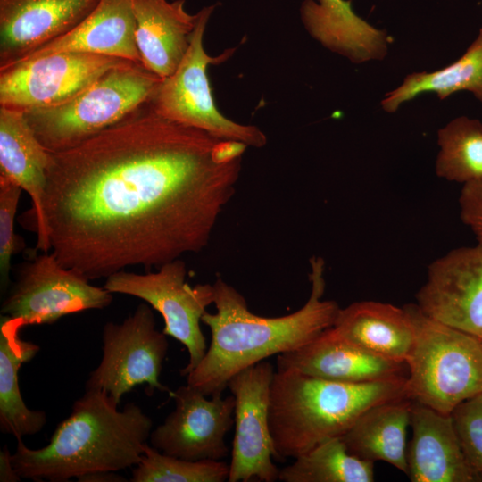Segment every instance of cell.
I'll list each match as a JSON object with an SVG mask.
<instances>
[{
    "mask_svg": "<svg viewBox=\"0 0 482 482\" xmlns=\"http://www.w3.org/2000/svg\"><path fill=\"white\" fill-rule=\"evenodd\" d=\"M451 415L466 458L482 473V393L461 403Z\"/></svg>",
    "mask_w": 482,
    "mask_h": 482,
    "instance_id": "f546056e",
    "label": "cell"
},
{
    "mask_svg": "<svg viewBox=\"0 0 482 482\" xmlns=\"http://www.w3.org/2000/svg\"><path fill=\"white\" fill-rule=\"evenodd\" d=\"M311 294L297 311L279 317L259 316L245 298L218 277L213 286L215 313L202 317L211 342L198 365L187 375V383L204 395L222 394L229 379L241 370L273 355L300 348L335 323L340 307L323 300L325 262L310 261Z\"/></svg>",
    "mask_w": 482,
    "mask_h": 482,
    "instance_id": "7a4b0ae2",
    "label": "cell"
},
{
    "mask_svg": "<svg viewBox=\"0 0 482 482\" xmlns=\"http://www.w3.org/2000/svg\"><path fill=\"white\" fill-rule=\"evenodd\" d=\"M99 0H0V71L78 26Z\"/></svg>",
    "mask_w": 482,
    "mask_h": 482,
    "instance_id": "9a60e30c",
    "label": "cell"
},
{
    "mask_svg": "<svg viewBox=\"0 0 482 482\" xmlns=\"http://www.w3.org/2000/svg\"><path fill=\"white\" fill-rule=\"evenodd\" d=\"M438 145L437 176L463 185L482 179V123L478 120H453L438 131Z\"/></svg>",
    "mask_w": 482,
    "mask_h": 482,
    "instance_id": "4316f807",
    "label": "cell"
},
{
    "mask_svg": "<svg viewBox=\"0 0 482 482\" xmlns=\"http://www.w3.org/2000/svg\"><path fill=\"white\" fill-rule=\"evenodd\" d=\"M162 79L131 62L108 71L72 99L24 112L50 153L73 148L149 103Z\"/></svg>",
    "mask_w": 482,
    "mask_h": 482,
    "instance_id": "5b68a950",
    "label": "cell"
},
{
    "mask_svg": "<svg viewBox=\"0 0 482 482\" xmlns=\"http://www.w3.org/2000/svg\"><path fill=\"white\" fill-rule=\"evenodd\" d=\"M406 378L345 383L295 370L275 371L269 403L275 460L295 459L341 437L370 408L407 397Z\"/></svg>",
    "mask_w": 482,
    "mask_h": 482,
    "instance_id": "277c9868",
    "label": "cell"
},
{
    "mask_svg": "<svg viewBox=\"0 0 482 482\" xmlns=\"http://www.w3.org/2000/svg\"><path fill=\"white\" fill-rule=\"evenodd\" d=\"M481 344H482V338H480Z\"/></svg>",
    "mask_w": 482,
    "mask_h": 482,
    "instance_id": "836d02e7",
    "label": "cell"
},
{
    "mask_svg": "<svg viewBox=\"0 0 482 482\" xmlns=\"http://www.w3.org/2000/svg\"><path fill=\"white\" fill-rule=\"evenodd\" d=\"M22 188L12 179L0 175V277L1 290L9 283L12 256L23 247L15 235L14 220Z\"/></svg>",
    "mask_w": 482,
    "mask_h": 482,
    "instance_id": "f1b7e54d",
    "label": "cell"
},
{
    "mask_svg": "<svg viewBox=\"0 0 482 482\" xmlns=\"http://www.w3.org/2000/svg\"><path fill=\"white\" fill-rule=\"evenodd\" d=\"M79 481H101V482H121L126 481V479L115 474V472H97V473H92L86 476H83L78 479Z\"/></svg>",
    "mask_w": 482,
    "mask_h": 482,
    "instance_id": "d6a6232c",
    "label": "cell"
},
{
    "mask_svg": "<svg viewBox=\"0 0 482 482\" xmlns=\"http://www.w3.org/2000/svg\"><path fill=\"white\" fill-rule=\"evenodd\" d=\"M214 8L215 5L205 6L197 12V22L186 54L176 71L162 80L149 104L165 119L219 138L262 148L267 144V137L258 127L235 122L221 114L215 105L207 67L225 62L236 48H228L218 56H210L205 52L204 34Z\"/></svg>",
    "mask_w": 482,
    "mask_h": 482,
    "instance_id": "52a82bcc",
    "label": "cell"
},
{
    "mask_svg": "<svg viewBox=\"0 0 482 482\" xmlns=\"http://www.w3.org/2000/svg\"><path fill=\"white\" fill-rule=\"evenodd\" d=\"M135 31L133 0H99L90 14L71 31L13 64L72 52L113 56L141 64Z\"/></svg>",
    "mask_w": 482,
    "mask_h": 482,
    "instance_id": "d6986e66",
    "label": "cell"
},
{
    "mask_svg": "<svg viewBox=\"0 0 482 482\" xmlns=\"http://www.w3.org/2000/svg\"><path fill=\"white\" fill-rule=\"evenodd\" d=\"M374 462L351 454L341 437L326 440L279 470L283 482H372Z\"/></svg>",
    "mask_w": 482,
    "mask_h": 482,
    "instance_id": "484cf974",
    "label": "cell"
},
{
    "mask_svg": "<svg viewBox=\"0 0 482 482\" xmlns=\"http://www.w3.org/2000/svg\"><path fill=\"white\" fill-rule=\"evenodd\" d=\"M87 53H59L0 71V106L27 112L67 102L108 71L131 63Z\"/></svg>",
    "mask_w": 482,
    "mask_h": 482,
    "instance_id": "8fae6325",
    "label": "cell"
},
{
    "mask_svg": "<svg viewBox=\"0 0 482 482\" xmlns=\"http://www.w3.org/2000/svg\"><path fill=\"white\" fill-rule=\"evenodd\" d=\"M102 341V359L89 374L86 390L105 391L118 404L143 384L170 392L159 379L169 343L167 335L156 328L152 307L141 303L122 322L105 323Z\"/></svg>",
    "mask_w": 482,
    "mask_h": 482,
    "instance_id": "9c48e42d",
    "label": "cell"
},
{
    "mask_svg": "<svg viewBox=\"0 0 482 482\" xmlns=\"http://www.w3.org/2000/svg\"><path fill=\"white\" fill-rule=\"evenodd\" d=\"M412 401L407 397L368 410L341 436L347 451L364 461H382L407 474V429Z\"/></svg>",
    "mask_w": 482,
    "mask_h": 482,
    "instance_id": "cb8c5ba5",
    "label": "cell"
},
{
    "mask_svg": "<svg viewBox=\"0 0 482 482\" xmlns=\"http://www.w3.org/2000/svg\"><path fill=\"white\" fill-rule=\"evenodd\" d=\"M23 324L1 315L0 322V428L18 438L39 432L46 423V414L29 409L21 394L19 370L33 359L40 347L21 338Z\"/></svg>",
    "mask_w": 482,
    "mask_h": 482,
    "instance_id": "603a6c76",
    "label": "cell"
},
{
    "mask_svg": "<svg viewBox=\"0 0 482 482\" xmlns=\"http://www.w3.org/2000/svg\"><path fill=\"white\" fill-rule=\"evenodd\" d=\"M333 327L354 344L400 363H405L414 339V325L406 306L375 301L340 308Z\"/></svg>",
    "mask_w": 482,
    "mask_h": 482,
    "instance_id": "7402d4cb",
    "label": "cell"
},
{
    "mask_svg": "<svg viewBox=\"0 0 482 482\" xmlns=\"http://www.w3.org/2000/svg\"><path fill=\"white\" fill-rule=\"evenodd\" d=\"M247 147L165 119L147 103L51 153L43 222L52 253L93 280L202 251L236 192Z\"/></svg>",
    "mask_w": 482,
    "mask_h": 482,
    "instance_id": "6da1fadb",
    "label": "cell"
},
{
    "mask_svg": "<svg viewBox=\"0 0 482 482\" xmlns=\"http://www.w3.org/2000/svg\"><path fill=\"white\" fill-rule=\"evenodd\" d=\"M275 370L262 361L234 375L228 387L235 399V435L229 482H274L279 469L274 464L269 428L270 386Z\"/></svg>",
    "mask_w": 482,
    "mask_h": 482,
    "instance_id": "7c38bea8",
    "label": "cell"
},
{
    "mask_svg": "<svg viewBox=\"0 0 482 482\" xmlns=\"http://www.w3.org/2000/svg\"><path fill=\"white\" fill-rule=\"evenodd\" d=\"M187 268L179 258L145 274L120 270L106 278L104 287L110 293L132 295L146 302L163 318L162 332L182 344L188 362L180 370L187 376L204 356L207 345L200 322L213 304V286L186 282Z\"/></svg>",
    "mask_w": 482,
    "mask_h": 482,
    "instance_id": "ba28073f",
    "label": "cell"
},
{
    "mask_svg": "<svg viewBox=\"0 0 482 482\" xmlns=\"http://www.w3.org/2000/svg\"><path fill=\"white\" fill-rule=\"evenodd\" d=\"M467 90L482 102V28L464 54L450 65L432 72L408 75L401 86L386 93L381 105L387 112L423 93H436L444 99L453 93Z\"/></svg>",
    "mask_w": 482,
    "mask_h": 482,
    "instance_id": "d4e9b609",
    "label": "cell"
},
{
    "mask_svg": "<svg viewBox=\"0 0 482 482\" xmlns=\"http://www.w3.org/2000/svg\"><path fill=\"white\" fill-rule=\"evenodd\" d=\"M169 395L175 408L152 430L150 445L184 460L221 461L229 452L225 436L234 424V396L214 394L208 399L187 384Z\"/></svg>",
    "mask_w": 482,
    "mask_h": 482,
    "instance_id": "4fadbf2b",
    "label": "cell"
},
{
    "mask_svg": "<svg viewBox=\"0 0 482 482\" xmlns=\"http://www.w3.org/2000/svg\"><path fill=\"white\" fill-rule=\"evenodd\" d=\"M405 363L385 359L343 337L333 326L308 344L277 355V370L345 383L406 378Z\"/></svg>",
    "mask_w": 482,
    "mask_h": 482,
    "instance_id": "2e32d148",
    "label": "cell"
},
{
    "mask_svg": "<svg viewBox=\"0 0 482 482\" xmlns=\"http://www.w3.org/2000/svg\"><path fill=\"white\" fill-rule=\"evenodd\" d=\"M103 390H86L49 443L30 449L17 439L11 455L21 478L64 482L97 472H116L137 465L153 430V421L135 403L121 411Z\"/></svg>",
    "mask_w": 482,
    "mask_h": 482,
    "instance_id": "3957f363",
    "label": "cell"
},
{
    "mask_svg": "<svg viewBox=\"0 0 482 482\" xmlns=\"http://www.w3.org/2000/svg\"><path fill=\"white\" fill-rule=\"evenodd\" d=\"M11 453L6 445L0 451V481L1 482H16L21 480L20 475L14 469L12 462Z\"/></svg>",
    "mask_w": 482,
    "mask_h": 482,
    "instance_id": "1f68e13d",
    "label": "cell"
},
{
    "mask_svg": "<svg viewBox=\"0 0 482 482\" xmlns=\"http://www.w3.org/2000/svg\"><path fill=\"white\" fill-rule=\"evenodd\" d=\"M459 204L461 220L482 245V179L463 185Z\"/></svg>",
    "mask_w": 482,
    "mask_h": 482,
    "instance_id": "4dcf8cb0",
    "label": "cell"
},
{
    "mask_svg": "<svg viewBox=\"0 0 482 482\" xmlns=\"http://www.w3.org/2000/svg\"><path fill=\"white\" fill-rule=\"evenodd\" d=\"M229 463L223 461H188L164 454L147 443L140 462L133 470L132 482H224Z\"/></svg>",
    "mask_w": 482,
    "mask_h": 482,
    "instance_id": "83f0119b",
    "label": "cell"
},
{
    "mask_svg": "<svg viewBox=\"0 0 482 482\" xmlns=\"http://www.w3.org/2000/svg\"><path fill=\"white\" fill-rule=\"evenodd\" d=\"M51 153L40 143L22 111L0 106V175L30 196L32 206L22 214L24 229L37 234V250L48 253L49 237L43 222V201Z\"/></svg>",
    "mask_w": 482,
    "mask_h": 482,
    "instance_id": "e0dca14e",
    "label": "cell"
},
{
    "mask_svg": "<svg viewBox=\"0 0 482 482\" xmlns=\"http://www.w3.org/2000/svg\"><path fill=\"white\" fill-rule=\"evenodd\" d=\"M184 6L185 0H133L141 64L162 79L180 63L197 22Z\"/></svg>",
    "mask_w": 482,
    "mask_h": 482,
    "instance_id": "ffe728a7",
    "label": "cell"
},
{
    "mask_svg": "<svg viewBox=\"0 0 482 482\" xmlns=\"http://www.w3.org/2000/svg\"><path fill=\"white\" fill-rule=\"evenodd\" d=\"M413 325V344L405 363L406 396L444 414L482 393L480 338L437 322L417 304L406 305Z\"/></svg>",
    "mask_w": 482,
    "mask_h": 482,
    "instance_id": "8992f818",
    "label": "cell"
},
{
    "mask_svg": "<svg viewBox=\"0 0 482 482\" xmlns=\"http://www.w3.org/2000/svg\"><path fill=\"white\" fill-rule=\"evenodd\" d=\"M300 14L314 39L354 63L382 60L387 53L386 33L358 16L350 0H304Z\"/></svg>",
    "mask_w": 482,
    "mask_h": 482,
    "instance_id": "44dd1931",
    "label": "cell"
},
{
    "mask_svg": "<svg viewBox=\"0 0 482 482\" xmlns=\"http://www.w3.org/2000/svg\"><path fill=\"white\" fill-rule=\"evenodd\" d=\"M89 281L62 266L53 253L36 255L20 268L1 305V315L23 326L51 324L65 315L107 307L112 293Z\"/></svg>",
    "mask_w": 482,
    "mask_h": 482,
    "instance_id": "30bf717a",
    "label": "cell"
},
{
    "mask_svg": "<svg viewBox=\"0 0 482 482\" xmlns=\"http://www.w3.org/2000/svg\"><path fill=\"white\" fill-rule=\"evenodd\" d=\"M417 302L427 317L482 338V245L456 248L433 262Z\"/></svg>",
    "mask_w": 482,
    "mask_h": 482,
    "instance_id": "5bb4252c",
    "label": "cell"
},
{
    "mask_svg": "<svg viewBox=\"0 0 482 482\" xmlns=\"http://www.w3.org/2000/svg\"><path fill=\"white\" fill-rule=\"evenodd\" d=\"M410 426L407 475L412 482L482 481L466 458L451 414L412 402Z\"/></svg>",
    "mask_w": 482,
    "mask_h": 482,
    "instance_id": "ac0fdd59",
    "label": "cell"
}]
</instances>
